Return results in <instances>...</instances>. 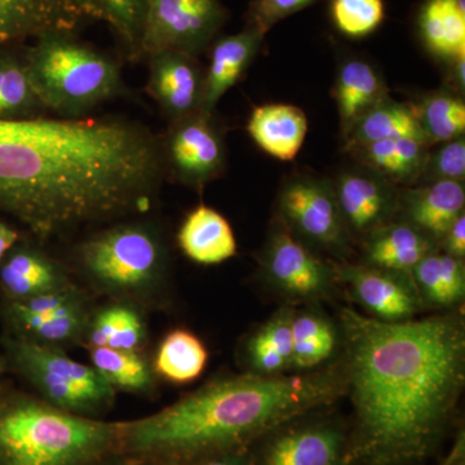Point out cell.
<instances>
[{
	"label": "cell",
	"mask_w": 465,
	"mask_h": 465,
	"mask_svg": "<svg viewBox=\"0 0 465 465\" xmlns=\"http://www.w3.org/2000/svg\"><path fill=\"white\" fill-rule=\"evenodd\" d=\"M348 465H420L448 439L465 384L459 313L382 322L339 309Z\"/></svg>",
	"instance_id": "cell-1"
},
{
	"label": "cell",
	"mask_w": 465,
	"mask_h": 465,
	"mask_svg": "<svg viewBox=\"0 0 465 465\" xmlns=\"http://www.w3.org/2000/svg\"><path fill=\"white\" fill-rule=\"evenodd\" d=\"M161 137L124 119L0 121V213L41 241L148 210Z\"/></svg>",
	"instance_id": "cell-2"
},
{
	"label": "cell",
	"mask_w": 465,
	"mask_h": 465,
	"mask_svg": "<svg viewBox=\"0 0 465 465\" xmlns=\"http://www.w3.org/2000/svg\"><path fill=\"white\" fill-rule=\"evenodd\" d=\"M342 396L339 366L280 376H224L155 414L121 421L119 451L173 465L250 448L269 430L320 411Z\"/></svg>",
	"instance_id": "cell-3"
},
{
	"label": "cell",
	"mask_w": 465,
	"mask_h": 465,
	"mask_svg": "<svg viewBox=\"0 0 465 465\" xmlns=\"http://www.w3.org/2000/svg\"><path fill=\"white\" fill-rule=\"evenodd\" d=\"M121 448V421L63 411L0 388V465H105Z\"/></svg>",
	"instance_id": "cell-4"
},
{
	"label": "cell",
	"mask_w": 465,
	"mask_h": 465,
	"mask_svg": "<svg viewBox=\"0 0 465 465\" xmlns=\"http://www.w3.org/2000/svg\"><path fill=\"white\" fill-rule=\"evenodd\" d=\"M36 96L45 112L60 118H84L101 104L124 94L121 66L82 42L75 32H52L26 48Z\"/></svg>",
	"instance_id": "cell-5"
},
{
	"label": "cell",
	"mask_w": 465,
	"mask_h": 465,
	"mask_svg": "<svg viewBox=\"0 0 465 465\" xmlns=\"http://www.w3.org/2000/svg\"><path fill=\"white\" fill-rule=\"evenodd\" d=\"M78 259L94 287L134 304L154 298L166 282V246L148 224L104 229L81 244Z\"/></svg>",
	"instance_id": "cell-6"
},
{
	"label": "cell",
	"mask_w": 465,
	"mask_h": 465,
	"mask_svg": "<svg viewBox=\"0 0 465 465\" xmlns=\"http://www.w3.org/2000/svg\"><path fill=\"white\" fill-rule=\"evenodd\" d=\"M3 347L9 369L29 381L50 405L91 419H100L114 405L116 391L103 376L65 351L12 335L3 339Z\"/></svg>",
	"instance_id": "cell-7"
},
{
	"label": "cell",
	"mask_w": 465,
	"mask_h": 465,
	"mask_svg": "<svg viewBox=\"0 0 465 465\" xmlns=\"http://www.w3.org/2000/svg\"><path fill=\"white\" fill-rule=\"evenodd\" d=\"M277 220L314 251H323L345 262L351 238L336 201L332 180L316 174L289 177L278 193Z\"/></svg>",
	"instance_id": "cell-8"
},
{
	"label": "cell",
	"mask_w": 465,
	"mask_h": 465,
	"mask_svg": "<svg viewBox=\"0 0 465 465\" xmlns=\"http://www.w3.org/2000/svg\"><path fill=\"white\" fill-rule=\"evenodd\" d=\"M259 262L266 286L291 304H316L335 295L333 262L320 258L278 222L266 238Z\"/></svg>",
	"instance_id": "cell-9"
},
{
	"label": "cell",
	"mask_w": 465,
	"mask_h": 465,
	"mask_svg": "<svg viewBox=\"0 0 465 465\" xmlns=\"http://www.w3.org/2000/svg\"><path fill=\"white\" fill-rule=\"evenodd\" d=\"M228 20L222 0H148L140 54L182 52L198 58L220 35Z\"/></svg>",
	"instance_id": "cell-10"
},
{
	"label": "cell",
	"mask_w": 465,
	"mask_h": 465,
	"mask_svg": "<svg viewBox=\"0 0 465 465\" xmlns=\"http://www.w3.org/2000/svg\"><path fill=\"white\" fill-rule=\"evenodd\" d=\"M313 414L287 421L255 440L249 448L252 464L348 465L349 424Z\"/></svg>",
	"instance_id": "cell-11"
},
{
	"label": "cell",
	"mask_w": 465,
	"mask_h": 465,
	"mask_svg": "<svg viewBox=\"0 0 465 465\" xmlns=\"http://www.w3.org/2000/svg\"><path fill=\"white\" fill-rule=\"evenodd\" d=\"M161 146L164 173L174 183L202 192L224 173V134L213 114L198 112L171 122Z\"/></svg>",
	"instance_id": "cell-12"
},
{
	"label": "cell",
	"mask_w": 465,
	"mask_h": 465,
	"mask_svg": "<svg viewBox=\"0 0 465 465\" xmlns=\"http://www.w3.org/2000/svg\"><path fill=\"white\" fill-rule=\"evenodd\" d=\"M333 268L338 283L347 287L367 316L382 322H405L425 309L410 275L347 260L333 262Z\"/></svg>",
	"instance_id": "cell-13"
},
{
	"label": "cell",
	"mask_w": 465,
	"mask_h": 465,
	"mask_svg": "<svg viewBox=\"0 0 465 465\" xmlns=\"http://www.w3.org/2000/svg\"><path fill=\"white\" fill-rule=\"evenodd\" d=\"M332 185L353 241H362L400 216L399 186L362 164L341 171Z\"/></svg>",
	"instance_id": "cell-14"
},
{
	"label": "cell",
	"mask_w": 465,
	"mask_h": 465,
	"mask_svg": "<svg viewBox=\"0 0 465 465\" xmlns=\"http://www.w3.org/2000/svg\"><path fill=\"white\" fill-rule=\"evenodd\" d=\"M97 21L90 0H0V47Z\"/></svg>",
	"instance_id": "cell-15"
},
{
	"label": "cell",
	"mask_w": 465,
	"mask_h": 465,
	"mask_svg": "<svg viewBox=\"0 0 465 465\" xmlns=\"http://www.w3.org/2000/svg\"><path fill=\"white\" fill-rule=\"evenodd\" d=\"M146 94L157 103L168 122L202 112L204 70L198 58L182 52L161 51L149 54Z\"/></svg>",
	"instance_id": "cell-16"
},
{
	"label": "cell",
	"mask_w": 465,
	"mask_h": 465,
	"mask_svg": "<svg viewBox=\"0 0 465 465\" xmlns=\"http://www.w3.org/2000/svg\"><path fill=\"white\" fill-rule=\"evenodd\" d=\"M74 284L65 266L45 251L20 242L0 264V289L7 302H23Z\"/></svg>",
	"instance_id": "cell-17"
},
{
	"label": "cell",
	"mask_w": 465,
	"mask_h": 465,
	"mask_svg": "<svg viewBox=\"0 0 465 465\" xmlns=\"http://www.w3.org/2000/svg\"><path fill=\"white\" fill-rule=\"evenodd\" d=\"M461 182H434L400 189V216L440 244L452 223L464 213Z\"/></svg>",
	"instance_id": "cell-18"
},
{
	"label": "cell",
	"mask_w": 465,
	"mask_h": 465,
	"mask_svg": "<svg viewBox=\"0 0 465 465\" xmlns=\"http://www.w3.org/2000/svg\"><path fill=\"white\" fill-rule=\"evenodd\" d=\"M264 34L246 26L232 35H219L210 45V64L204 70L202 112L213 114L220 99L241 81L252 64Z\"/></svg>",
	"instance_id": "cell-19"
},
{
	"label": "cell",
	"mask_w": 465,
	"mask_h": 465,
	"mask_svg": "<svg viewBox=\"0 0 465 465\" xmlns=\"http://www.w3.org/2000/svg\"><path fill=\"white\" fill-rule=\"evenodd\" d=\"M361 244L363 264L410 277L421 259L439 250L436 242L401 217L370 232Z\"/></svg>",
	"instance_id": "cell-20"
},
{
	"label": "cell",
	"mask_w": 465,
	"mask_h": 465,
	"mask_svg": "<svg viewBox=\"0 0 465 465\" xmlns=\"http://www.w3.org/2000/svg\"><path fill=\"white\" fill-rule=\"evenodd\" d=\"M292 372H311L331 362L341 349L339 323L333 322L316 304L293 309Z\"/></svg>",
	"instance_id": "cell-21"
},
{
	"label": "cell",
	"mask_w": 465,
	"mask_h": 465,
	"mask_svg": "<svg viewBox=\"0 0 465 465\" xmlns=\"http://www.w3.org/2000/svg\"><path fill=\"white\" fill-rule=\"evenodd\" d=\"M247 131L266 154L280 161H292L307 137L308 119L298 106L266 104L253 108Z\"/></svg>",
	"instance_id": "cell-22"
},
{
	"label": "cell",
	"mask_w": 465,
	"mask_h": 465,
	"mask_svg": "<svg viewBox=\"0 0 465 465\" xmlns=\"http://www.w3.org/2000/svg\"><path fill=\"white\" fill-rule=\"evenodd\" d=\"M177 243L186 258L202 265L222 264L237 253V241L228 220L201 204L183 220Z\"/></svg>",
	"instance_id": "cell-23"
},
{
	"label": "cell",
	"mask_w": 465,
	"mask_h": 465,
	"mask_svg": "<svg viewBox=\"0 0 465 465\" xmlns=\"http://www.w3.org/2000/svg\"><path fill=\"white\" fill-rule=\"evenodd\" d=\"M333 97L345 137L363 115L390 97V90L371 64L361 58H348L339 67Z\"/></svg>",
	"instance_id": "cell-24"
},
{
	"label": "cell",
	"mask_w": 465,
	"mask_h": 465,
	"mask_svg": "<svg viewBox=\"0 0 465 465\" xmlns=\"http://www.w3.org/2000/svg\"><path fill=\"white\" fill-rule=\"evenodd\" d=\"M430 146L421 140H384L348 150L358 163L381 174L394 185L415 186L424 173Z\"/></svg>",
	"instance_id": "cell-25"
},
{
	"label": "cell",
	"mask_w": 465,
	"mask_h": 465,
	"mask_svg": "<svg viewBox=\"0 0 465 465\" xmlns=\"http://www.w3.org/2000/svg\"><path fill=\"white\" fill-rule=\"evenodd\" d=\"M292 304L283 305L260 324L244 345V361L251 374H292Z\"/></svg>",
	"instance_id": "cell-26"
},
{
	"label": "cell",
	"mask_w": 465,
	"mask_h": 465,
	"mask_svg": "<svg viewBox=\"0 0 465 465\" xmlns=\"http://www.w3.org/2000/svg\"><path fill=\"white\" fill-rule=\"evenodd\" d=\"M148 327L137 304L116 300L91 312L82 344L85 348L106 347L140 351L146 342Z\"/></svg>",
	"instance_id": "cell-27"
},
{
	"label": "cell",
	"mask_w": 465,
	"mask_h": 465,
	"mask_svg": "<svg viewBox=\"0 0 465 465\" xmlns=\"http://www.w3.org/2000/svg\"><path fill=\"white\" fill-rule=\"evenodd\" d=\"M91 312L88 304H84L64 313L32 316L5 307V317L12 336L42 347L64 351L82 344Z\"/></svg>",
	"instance_id": "cell-28"
},
{
	"label": "cell",
	"mask_w": 465,
	"mask_h": 465,
	"mask_svg": "<svg viewBox=\"0 0 465 465\" xmlns=\"http://www.w3.org/2000/svg\"><path fill=\"white\" fill-rule=\"evenodd\" d=\"M24 43L0 47V121H23L42 116L41 101L34 90Z\"/></svg>",
	"instance_id": "cell-29"
},
{
	"label": "cell",
	"mask_w": 465,
	"mask_h": 465,
	"mask_svg": "<svg viewBox=\"0 0 465 465\" xmlns=\"http://www.w3.org/2000/svg\"><path fill=\"white\" fill-rule=\"evenodd\" d=\"M411 277L425 308L454 309L463 304V259L450 256L440 249L433 251L412 269Z\"/></svg>",
	"instance_id": "cell-30"
},
{
	"label": "cell",
	"mask_w": 465,
	"mask_h": 465,
	"mask_svg": "<svg viewBox=\"0 0 465 465\" xmlns=\"http://www.w3.org/2000/svg\"><path fill=\"white\" fill-rule=\"evenodd\" d=\"M403 137L428 143L419 124L415 105L399 103L390 96L370 110L351 128L344 137L345 149Z\"/></svg>",
	"instance_id": "cell-31"
},
{
	"label": "cell",
	"mask_w": 465,
	"mask_h": 465,
	"mask_svg": "<svg viewBox=\"0 0 465 465\" xmlns=\"http://www.w3.org/2000/svg\"><path fill=\"white\" fill-rule=\"evenodd\" d=\"M421 41L437 57L465 54V0H425L418 16Z\"/></svg>",
	"instance_id": "cell-32"
},
{
	"label": "cell",
	"mask_w": 465,
	"mask_h": 465,
	"mask_svg": "<svg viewBox=\"0 0 465 465\" xmlns=\"http://www.w3.org/2000/svg\"><path fill=\"white\" fill-rule=\"evenodd\" d=\"M91 366L113 390L134 394H149L155 390L153 365L140 351L90 348Z\"/></svg>",
	"instance_id": "cell-33"
},
{
	"label": "cell",
	"mask_w": 465,
	"mask_h": 465,
	"mask_svg": "<svg viewBox=\"0 0 465 465\" xmlns=\"http://www.w3.org/2000/svg\"><path fill=\"white\" fill-rule=\"evenodd\" d=\"M208 351L201 339L186 330H174L159 345L153 370L173 384L200 378L206 369Z\"/></svg>",
	"instance_id": "cell-34"
},
{
	"label": "cell",
	"mask_w": 465,
	"mask_h": 465,
	"mask_svg": "<svg viewBox=\"0 0 465 465\" xmlns=\"http://www.w3.org/2000/svg\"><path fill=\"white\" fill-rule=\"evenodd\" d=\"M419 124L430 146L463 137L465 104L460 94L439 91L415 106Z\"/></svg>",
	"instance_id": "cell-35"
},
{
	"label": "cell",
	"mask_w": 465,
	"mask_h": 465,
	"mask_svg": "<svg viewBox=\"0 0 465 465\" xmlns=\"http://www.w3.org/2000/svg\"><path fill=\"white\" fill-rule=\"evenodd\" d=\"M97 21L108 24L133 61L142 60L140 41L148 0H90Z\"/></svg>",
	"instance_id": "cell-36"
},
{
	"label": "cell",
	"mask_w": 465,
	"mask_h": 465,
	"mask_svg": "<svg viewBox=\"0 0 465 465\" xmlns=\"http://www.w3.org/2000/svg\"><path fill=\"white\" fill-rule=\"evenodd\" d=\"M331 18L336 29L349 38L374 33L385 18L384 0H332Z\"/></svg>",
	"instance_id": "cell-37"
},
{
	"label": "cell",
	"mask_w": 465,
	"mask_h": 465,
	"mask_svg": "<svg viewBox=\"0 0 465 465\" xmlns=\"http://www.w3.org/2000/svg\"><path fill=\"white\" fill-rule=\"evenodd\" d=\"M428 154L420 182H461L465 179V140L463 137L439 143Z\"/></svg>",
	"instance_id": "cell-38"
},
{
	"label": "cell",
	"mask_w": 465,
	"mask_h": 465,
	"mask_svg": "<svg viewBox=\"0 0 465 465\" xmlns=\"http://www.w3.org/2000/svg\"><path fill=\"white\" fill-rule=\"evenodd\" d=\"M88 304L87 295L76 284L69 289L54 291L23 302H7L5 307L32 316H51Z\"/></svg>",
	"instance_id": "cell-39"
},
{
	"label": "cell",
	"mask_w": 465,
	"mask_h": 465,
	"mask_svg": "<svg viewBox=\"0 0 465 465\" xmlns=\"http://www.w3.org/2000/svg\"><path fill=\"white\" fill-rule=\"evenodd\" d=\"M316 0H251L246 26L266 35L280 21L308 8Z\"/></svg>",
	"instance_id": "cell-40"
},
{
	"label": "cell",
	"mask_w": 465,
	"mask_h": 465,
	"mask_svg": "<svg viewBox=\"0 0 465 465\" xmlns=\"http://www.w3.org/2000/svg\"><path fill=\"white\" fill-rule=\"evenodd\" d=\"M171 465V464H170ZM173 465H253L249 448L225 450Z\"/></svg>",
	"instance_id": "cell-41"
},
{
	"label": "cell",
	"mask_w": 465,
	"mask_h": 465,
	"mask_svg": "<svg viewBox=\"0 0 465 465\" xmlns=\"http://www.w3.org/2000/svg\"><path fill=\"white\" fill-rule=\"evenodd\" d=\"M439 249L454 258L465 259V213L450 226L440 242Z\"/></svg>",
	"instance_id": "cell-42"
},
{
	"label": "cell",
	"mask_w": 465,
	"mask_h": 465,
	"mask_svg": "<svg viewBox=\"0 0 465 465\" xmlns=\"http://www.w3.org/2000/svg\"><path fill=\"white\" fill-rule=\"evenodd\" d=\"M105 465H170L143 455L127 454V452H115L106 461Z\"/></svg>",
	"instance_id": "cell-43"
},
{
	"label": "cell",
	"mask_w": 465,
	"mask_h": 465,
	"mask_svg": "<svg viewBox=\"0 0 465 465\" xmlns=\"http://www.w3.org/2000/svg\"><path fill=\"white\" fill-rule=\"evenodd\" d=\"M18 242H20V234H18L16 229L0 222V264Z\"/></svg>",
	"instance_id": "cell-44"
},
{
	"label": "cell",
	"mask_w": 465,
	"mask_h": 465,
	"mask_svg": "<svg viewBox=\"0 0 465 465\" xmlns=\"http://www.w3.org/2000/svg\"><path fill=\"white\" fill-rule=\"evenodd\" d=\"M450 84L458 92L463 94L465 88V54L450 60Z\"/></svg>",
	"instance_id": "cell-45"
},
{
	"label": "cell",
	"mask_w": 465,
	"mask_h": 465,
	"mask_svg": "<svg viewBox=\"0 0 465 465\" xmlns=\"http://www.w3.org/2000/svg\"><path fill=\"white\" fill-rule=\"evenodd\" d=\"M465 458V436L464 430H459L451 451L446 457V465H464Z\"/></svg>",
	"instance_id": "cell-46"
},
{
	"label": "cell",
	"mask_w": 465,
	"mask_h": 465,
	"mask_svg": "<svg viewBox=\"0 0 465 465\" xmlns=\"http://www.w3.org/2000/svg\"><path fill=\"white\" fill-rule=\"evenodd\" d=\"M8 370L7 357H5V354H0V381H2L3 376H5Z\"/></svg>",
	"instance_id": "cell-47"
},
{
	"label": "cell",
	"mask_w": 465,
	"mask_h": 465,
	"mask_svg": "<svg viewBox=\"0 0 465 465\" xmlns=\"http://www.w3.org/2000/svg\"><path fill=\"white\" fill-rule=\"evenodd\" d=\"M440 465H446V458L443 459L442 463H440Z\"/></svg>",
	"instance_id": "cell-48"
}]
</instances>
